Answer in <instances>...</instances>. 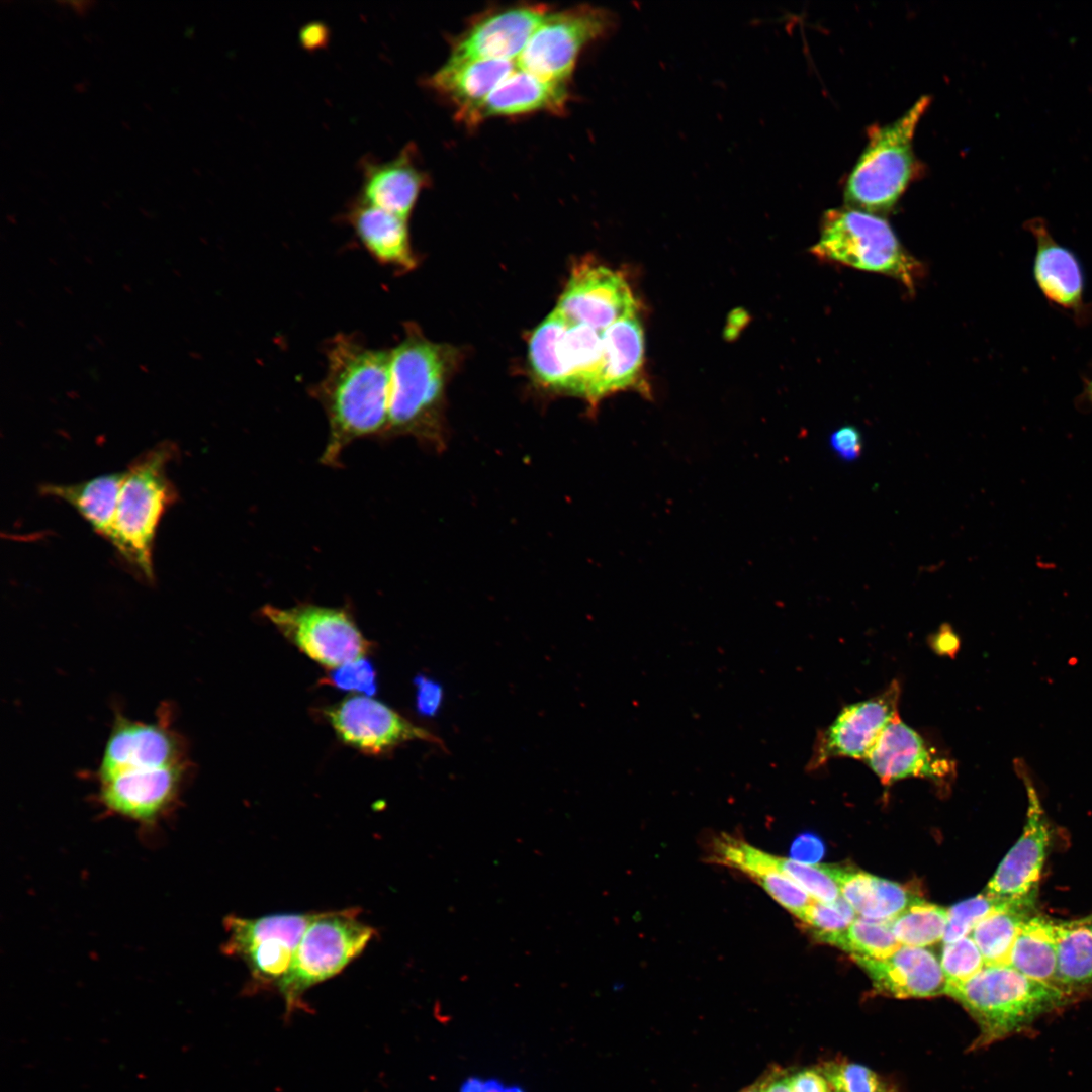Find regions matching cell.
Listing matches in <instances>:
<instances>
[{
  "label": "cell",
  "instance_id": "1",
  "mask_svg": "<svg viewBox=\"0 0 1092 1092\" xmlns=\"http://www.w3.org/2000/svg\"><path fill=\"white\" fill-rule=\"evenodd\" d=\"M326 373L309 388L328 419L321 463L340 467L352 442L386 438L390 384L388 350L371 348L355 334H337L325 345Z\"/></svg>",
  "mask_w": 1092,
  "mask_h": 1092
},
{
  "label": "cell",
  "instance_id": "18",
  "mask_svg": "<svg viewBox=\"0 0 1092 1092\" xmlns=\"http://www.w3.org/2000/svg\"><path fill=\"white\" fill-rule=\"evenodd\" d=\"M540 6L505 9L480 18L454 43L450 61L518 59L547 16Z\"/></svg>",
  "mask_w": 1092,
  "mask_h": 1092
},
{
  "label": "cell",
  "instance_id": "19",
  "mask_svg": "<svg viewBox=\"0 0 1092 1092\" xmlns=\"http://www.w3.org/2000/svg\"><path fill=\"white\" fill-rule=\"evenodd\" d=\"M876 989L897 998H926L945 994L940 962L925 947L901 945L884 959L853 956Z\"/></svg>",
  "mask_w": 1092,
  "mask_h": 1092
},
{
  "label": "cell",
  "instance_id": "21",
  "mask_svg": "<svg viewBox=\"0 0 1092 1092\" xmlns=\"http://www.w3.org/2000/svg\"><path fill=\"white\" fill-rule=\"evenodd\" d=\"M414 154L413 146H407L388 161L363 157L359 161L362 183L356 197L406 219L428 184V177L416 165Z\"/></svg>",
  "mask_w": 1092,
  "mask_h": 1092
},
{
  "label": "cell",
  "instance_id": "13",
  "mask_svg": "<svg viewBox=\"0 0 1092 1092\" xmlns=\"http://www.w3.org/2000/svg\"><path fill=\"white\" fill-rule=\"evenodd\" d=\"M900 686L897 680L881 694L846 706L820 731L807 768L817 769L834 757L864 760L886 726L898 716Z\"/></svg>",
  "mask_w": 1092,
  "mask_h": 1092
},
{
  "label": "cell",
  "instance_id": "16",
  "mask_svg": "<svg viewBox=\"0 0 1092 1092\" xmlns=\"http://www.w3.org/2000/svg\"><path fill=\"white\" fill-rule=\"evenodd\" d=\"M186 768V764L131 768L98 777L99 799L122 817L152 823L176 800Z\"/></svg>",
  "mask_w": 1092,
  "mask_h": 1092
},
{
  "label": "cell",
  "instance_id": "14",
  "mask_svg": "<svg viewBox=\"0 0 1092 1092\" xmlns=\"http://www.w3.org/2000/svg\"><path fill=\"white\" fill-rule=\"evenodd\" d=\"M637 307L621 274L599 264L581 263L574 267L555 309L571 323L604 331L635 314Z\"/></svg>",
  "mask_w": 1092,
  "mask_h": 1092
},
{
  "label": "cell",
  "instance_id": "47",
  "mask_svg": "<svg viewBox=\"0 0 1092 1092\" xmlns=\"http://www.w3.org/2000/svg\"><path fill=\"white\" fill-rule=\"evenodd\" d=\"M1088 391H1089V394L1092 396V382L1090 383V385L1088 387Z\"/></svg>",
  "mask_w": 1092,
  "mask_h": 1092
},
{
  "label": "cell",
  "instance_id": "27",
  "mask_svg": "<svg viewBox=\"0 0 1092 1092\" xmlns=\"http://www.w3.org/2000/svg\"><path fill=\"white\" fill-rule=\"evenodd\" d=\"M565 84L549 82L520 68L510 74L477 107L469 122L490 116H511L539 110H561Z\"/></svg>",
  "mask_w": 1092,
  "mask_h": 1092
},
{
  "label": "cell",
  "instance_id": "39",
  "mask_svg": "<svg viewBox=\"0 0 1092 1092\" xmlns=\"http://www.w3.org/2000/svg\"><path fill=\"white\" fill-rule=\"evenodd\" d=\"M337 689L369 696L376 694L377 672L372 662L361 657L333 669L323 680Z\"/></svg>",
  "mask_w": 1092,
  "mask_h": 1092
},
{
  "label": "cell",
  "instance_id": "35",
  "mask_svg": "<svg viewBox=\"0 0 1092 1092\" xmlns=\"http://www.w3.org/2000/svg\"><path fill=\"white\" fill-rule=\"evenodd\" d=\"M856 917L853 908L840 896L833 903L813 900L800 921L806 924L817 940L823 942L827 937L844 931Z\"/></svg>",
  "mask_w": 1092,
  "mask_h": 1092
},
{
  "label": "cell",
  "instance_id": "2",
  "mask_svg": "<svg viewBox=\"0 0 1092 1092\" xmlns=\"http://www.w3.org/2000/svg\"><path fill=\"white\" fill-rule=\"evenodd\" d=\"M945 994L977 1021L978 1048L1029 1028L1069 1000L1058 989L1031 980L1009 965L985 966L966 982L946 986Z\"/></svg>",
  "mask_w": 1092,
  "mask_h": 1092
},
{
  "label": "cell",
  "instance_id": "5",
  "mask_svg": "<svg viewBox=\"0 0 1092 1092\" xmlns=\"http://www.w3.org/2000/svg\"><path fill=\"white\" fill-rule=\"evenodd\" d=\"M818 258L893 277L913 291L922 265L902 246L889 222L852 207L824 213L820 238L811 248Z\"/></svg>",
  "mask_w": 1092,
  "mask_h": 1092
},
{
  "label": "cell",
  "instance_id": "7",
  "mask_svg": "<svg viewBox=\"0 0 1092 1092\" xmlns=\"http://www.w3.org/2000/svg\"><path fill=\"white\" fill-rule=\"evenodd\" d=\"M358 916V908L318 912L308 925L277 985L287 1012L300 1006L308 989L342 972L368 945L375 929Z\"/></svg>",
  "mask_w": 1092,
  "mask_h": 1092
},
{
  "label": "cell",
  "instance_id": "41",
  "mask_svg": "<svg viewBox=\"0 0 1092 1092\" xmlns=\"http://www.w3.org/2000/svg\"><path fill=\"white\" fill-rule=\"evenodd\" d=\"M414 684L416 690V707L421 715L427 717H433L439 711L443 702V689L435 680L425 676L418 675Z\"/></svg>",
  "mask_w": 1092,
  "mask_h": 1092
},
{
  "label": "cell",
  "instance_id": "4",
  "mask_svg": "<svg viewBox=\"0 0 1092 1092\" xmlns=\"http://www.w3.org/2000/svg\"><path fill=\"white\" fill-rule=\"evenodd\" d=\"M929 102L922 96L895 121L870 130L845 185L847 206L874 214L894 207L912 178L913 135Z\"/></svg>",
  "mask_w": 1092,
  "mask_h": 1092
},
{
  "label": "cell",
  "instance_id": "43",
  "mask_svg": "<svg viewBox=\"0 0 1092 1092\" xmlns=\"http://www.w3.org/2000/svg\"><path fill=\"white\" fill-rule=\"evenodd\" d=\"M791 854L793 859L816 864L824 854V845L815 835L803 834L794 841Z\"/></svg>",
  "mask_w": 1092,
  "mask_h": 1092
},
{
  "label": "cell",
  "instance_id": "36",
  "mask_svg": "<svg viewBox=\"0 0 1092 1092\" xmlns=\"http://www.w3.org/2000/svg\"><path fill=\"white\" fill-rule=\"evenodd\" d=\"M755 881L781 906L799 920L813 902L811 896L782 873L771 869H759L746 874Z\"/></svg>",
  "mask_w": 1092,
  "mask_h": 1092
},
{
  "label": "cell",
  "instance_id": "15",
  "mask_svg": "<svg viewBox=\"0 0 1092 1092\" xmlns=\"http://www.w3.org/2000/svg\"><path fill=\"white\" fill-rule=\"evenodd\" d=\"M864 761L885 786L912 777L947 788L956 776L954 761L928 744L899 715L883 730Z\"/></svg>",
  "mask_w": 1092,
  "mask_h": 1092
},
{
  "label": "cell",
  "instance_id": "24",
  "mask_svg": "<svg viewBox=\"0 0 1092 1092\" xmlns=\"http://www.w3.org/2000/svg\"><path fill=\"white\" fill-rule=\"evenodd\" d=\"M516 66L515 61L509 60H449L427 80V84L450 97L459 106L460 115L470 121L477 107L516 70Z\"/></svg>",
  "mask_w": 1092,
  "mask_h": 1092
},
{
  "label": "cell",
  "instance_id": "28",
  "mask_svg": "<svg viewBox=\"0 0 1092 1092\" xmlns=\"http://www.w3.org/2000/svg\"><path fill=\"white\" fill-rule=\"evenodd\" d=\"M125 476L123 470L75 484H44L40 492L72 506L98 535L114 546L117 503Z\"/></svg>",
  "mask_w": 1092,
  "mask_h": 1092
},
{
  "label": "cell",
  "instance_id": "23",
  "mask_svg": "<svg viewBox=\"0 0 1092 1092\" xmlns=\"http://www.w3.org/2000/svg\"><path fill=\"white\" fill-rule=\"evenodd\" d=\"M604 361L595 393L603 397L626 388L646 390L641 378L644 335L637 314L621 318L603 331Z\"/></svg>",
  "mask_w": 1092,
  "mask_h": 1092
},
{
  "label": "cell",
  "instance_id": "8",
  "mask_svg": "<svg viewBox=\"0 0 1092 1092\" xmlns=\"http://www.w3.org/2000/svg\"><path fill=\"white\" fill-rule=\"evenodd\" d=\"M529 359L545 385L595 403L604 361L603 331L571 323L553 311L533 332Z\"/></svg>",
  "mask_w": 1092,
  "mask_h": 1092
},
{
  "label": "cell",
  "instance_id": "6",
  "mask_svg": "<svg viewBox=\"0 0 1092 1092\" xmlns=\"http://www.w3.org/2000/svg\"><path fill=\"white\" fill-rule=\"evenodd\" d=\"M392 350L386 438L412 435L438 438L436 412L445 374L441 348L411 328Z\"/></svg>",
  "mask_w": 1092,
  "mask_h": 1092
},
{
  "label": "cell",
  "instance_id": "32",
  "mask_svg": "<svg viewBox=\"0 0 1092 1092\" xmlns=\"http://www.w3.org/2000/svg\"><path fill=\"white\" fill-rule=\"evenodd\" d=\"M888 922L901 945L926 947L943 940L947 909L918 898Z\"/></svg>",
  "mask_w": 1092,
  "mask_h": 1092
},
{
  "label": "cell",
  "instance_id": "11",
  "mask_svg": "<svg viewBox=\"0 0 1092 1092\" xmlns=\"http://www.w3.org/2000/svg\"><path fill=\"white\" fill-rule=\"evenodd\" d=\"M614 24V16L597 7L581 6L548 13L516 64L540 79L565 84L582 48L605 35Z\"/></svg>",
  "mask_w": 1092,
  "mask_h": 1092
},
{
  "label": "cell",
  "instance_id": "44",
  "mask_svg": "<svg viewBox=\"0 0 1092 1092\" xmlns=\"http://www.w3.org/2000/svg\"><path fill=\"white\" fill-rule=\"evenodd\" d=\"M329 39V28L323 22L313 21L306 23L299 30L300 43L308 51L323 49L327 46Z\"/></svg>",
  "mask_w": 1092,
  "mask_h": 1092
},
{
  "label": "cell",
  "instance_id": "30",
  "mask_svg": "<svg viewBox=\"0 0 1092 1092\" xmlns=\"http://www.w3.org/2000/svg\"><path fill=\"white\" fill-rule=\"evenodd\" d=\"M1057 979L1068 999L1092 991V913L1058 921Z\"/></svg>",
  "mask_w": 1092,
  "mask_h": 1092
},
{
  "label": "cell",
  "instance_id": "40",
  "mask_svg": "<svg viewBox=\"0 0 1092 1092\" xmlns=\"http://www.w3.org/2000/svg\"><path fill=\"white\" fill-rule=\"evenodd\" d=\"M830 447L841 460L854 461L862 452V438L859 430L853 426H843L835 430L829 438Z\"/></svg>",
  "mask_w": 1092,
  "mask_h": 1092
},
{
  "label": "cell",
  "instance_id": "3",
  "mask_svg": "<svg viewBox=\"0 0 1092 1092\" xmlns=\"http://www.w3.org/2000/svg\"><path fill=\"white\" fill-rule=\"evenodd\" d=\"M176 453L170 442L155 446L133 460L118 496L114 548L138 574L154 579L152 552L156 530L177 490L166 467Z\"/></svg>",
  "mask_w": 1092,
  "mask_h": 1092
},
{
  "label": "cell",
  "instance_id": "17",
  "mask_svg": "<svg viewBox=\"0 0 1092 1092\" xmlns=\"http://www.w3.org/2000/svg\"><path fill=\"white\" fill-rule=\"evenodd\" d=\"M185 760L180 737L162 720L147 723L116 714L97 776L123 769L186 764Z\"/></svg>",
  "mask_w": 1092,
  "mask_h": 1092
},
{
  "label": "cell",
  "instance_id": "37",
  "mask_svg": "<svg viewBox=\"0 0 1092 1092\" xmlns=\"http://www.w3.org/2000/svg\"><path fill=\"white\" fill-rule=\"evenodd\" d=\"M939 962L946 986L964 983L985 967L983 957L971 936L944 943Z\"/></svg>",
  "mask_w": 1092,
  "mask_h": 1092
},
{
  "label": "cell",
  "instance_id": "20",
  "mask_svg": "<svg viewBox=\"0 0 1092 1092\" xmlns=\"http://www.w3.org/2000/svg\"><path fill=\"white\" fill-rule=\"evenodd\" d=\"M1050 829L1035 795H1030L1021 836L1000 862L986 892L1002 898H1022L1037 892L1050 845Z\"/></svg>",
  "mask_w": 1092,
  "mask_h": 1092
},
{
  "label": "cell",
  "instance_id": "33",
  "mask_svg": "<svg viewBox=\"0 0 1092 1092\" xmlns=\"http://www.w3.org/2000/svg\"><path fill=\"white\" fill-rule=\"evenodd\" d=\"M823 942L839 947L851 957L871 959L887 958L901 946L888 921L859 916L844 931L827 937Z\"/></svg>",
  "mask_w": 1092,
  "mask_h": 1092
},
{
  "label": "cell",
  "instance_id": "29",
  "mask_svg": "<svg viewBox=\"0 0 1092 1092\" xmlns=\"http://www.w3.org/2000/svg\"><path fill=\"white\" fill-rule=\"evenodd\" d=\"M1057 964L1058 921L1034 913L1020 927L1008 965L1027 978L1061 991Z\"/></svg>",
  "mask_w": 1092,
  "mask_h": 1092
},
{
  "label": "cell",
  "instance_id": "38",
  "mask_svg": "<svg viewBox=\"0 0 1092 1092\" xmlns=\"http://www.w3.org/2000/svg\"><path fill=\"white\" fill-rule=\"evenodd\" d=\"M833 1092H890L870 1068L848 1062H829L819 1069Z\"/></svg>",
  "mask_w": 1092,
  "mask_h": 1092
},
{
  "label": "cell",
  "instance_id": "12",
  "mask_svg": "<svg viewBox=\"0 0 1092 1092\" xmlns=\"http://www.w3.org/2000/svg\"><path fill=\"white\" fill-rule=\"evenodd\" d=\"M321 713L342 743L364 754L384 755L412 740L442 744L437 736L369 696L345 698Z\"/></svg>",
  "mask_w": 1092,
  "mask_h": 1092
},
{
  "label": "cell",
  "instance_id": "9",
  "mask_svg": "<svg viewBox=\"0 0 1092 1092\" xmlns=\"http://www.w3.org/2000/svg\"><path fill=\"white\" fill-rule=\"evenodd\" d=\"M265 617L290 643L330 669L365 657L372 649L347 608L300 603L290 608L265 605Z\"/></svg>",
  "mask_w": 1092,
  "mask_h": 1092
},
{
  "label": "cell",
  "instance_id": "42",
  "mask_svg": "<svg viewBox=\"0 0 1092 1092\" xmlns=\"http://www.w3.org/2000/svg\"><path fill=\"white\" fill-rule=\"evenodd\" d=\"M792 1092H831L820 1070L804 1069L789 1075Z\"/></svg>",
  "mask_w": 1092,
  "mask_h": 1092
},
{
  "label": "cell",
  "instance_id": "10",
  "mask_svg": "<svg viewBox=\"0 0 1092 1092\" xmlns=\"http://www.w3.org/2000/svg\"><path fill=\"white\" fill-rule=\"evenodd\" d=\"M315 913H280L257 918L228 916L224 951L248 967L258 987L278 985Z\"/></svg>",
  "mask_w": 1092,
  "mask_h": 1092
},
{
  "label": "cell",
  "instance_id": "31",
  "mask_svg": "<svg viewBox=\"0 0 1092 1092\" xmlns=\"http://www.w3.org/2000/svg\"><path fill=\"white\" fill-rule=\"evenodd\" d=\"M1036 893L1013 899L1008 905L993 911L973 929L971 937L977 944L985 966L1008 965L1009 956L1022 924L1034 914Z\"/></svg>",
  "mask_w": 1092,
  "mask_h": 1092
},
{
  "label": "cell",
  "instance_id": "25",
  "mask_svg": "<svg viewBox=\"0 0 1092 1092\" xmlns=\"http://www.w3.org/2000/svg\"><path fill=\"white\" fill-rule=\"evenodd\" d=\"M1027 229L1036 240L1034 277L1038 287L1052 302L1065 308H1077L1083 293V275L1078 260L1054 240L1042 219L1028 220Z\"/></svg>",
  "mask_w": 1092,
  "mask_h": 1092
},
{
  "label": "cell",
  "instance_id": "34",
  "mask_svg": "<svg viewBox=\"0 0 1092 1092\" xmlns=\"http://www.w3.org/2000/svg\"><path fill=\"white\" fill-rule=\"evenodd\" d=\"M1013 899L983 893L964 900L947 909V925L944 943L969 936L975 926L995 910L1005 907Z\"/></svg>",
  "mask_w": 1092,
  "mask_h": 1092
},
{
  "label": "cell",
  "instance_id": "45",
  "mask_svg": "<svg viewBox=\"0 0 1092 1092\" xmlns=\"http://www.w3.org/2000/svg\"><path fill=\"white\" fill-rule=\"evenodd\" d=\"M760 1082L762 1092H792L789 1075L776 1072L769 1074Z\"/></svg>",
  "mask_w": 1092,
  "mask_h": 1092
},
{
  "label": "cell",
  "instance_id": "26",
  "mask_svg": "<svg viewBox=\"0 0 1092 1092\" xmlns=\"http://www.w3.org/2000/svg\"><path fill=\"white\" fill-rule=\"evenodd\" d=\"M857 916L890 921L918 897L906 887L848 867L821 864Z\"/></svg>",
  "mask_w": 1092,
  "mask_h": 1092
},
{
  "label": "cell",
  "instance_id": "22",
  "mask_svg": "<svg viewBox=\"0 0 1092 1092\" xmlns=\"http://www.w3.org/2000/svg\"><path fill=\"white\" fill-rule=\"evenodd\" d=\"M340 217L379 264L404 271L416 266L406 219L358 197L348 203Z\"/></svg>",
  "mask_w": 1092,
  "mask_h": 1092
},
{
  "label": "cell",
  "instance_id": "46",
  "mask_svg": "<svg viewBox=\"0 0 1092 1092\" xmlns=\"http://www.w3.org/2000/svg\"><path fill=\"white\" fill-rule=\"evenodd\" d=\"M740 1092H762L761 1082L755 1083Z\"/></svg>",
  "mask_w": 1092,
  "mask_h": 1092
}]
</instances>
